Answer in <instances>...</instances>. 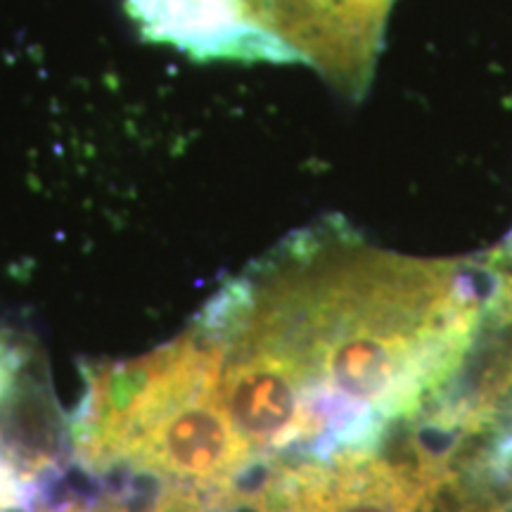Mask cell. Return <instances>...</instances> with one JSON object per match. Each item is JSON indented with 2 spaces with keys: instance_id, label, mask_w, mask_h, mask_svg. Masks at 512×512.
Returning a JSON list of instances; mask_svg holds the SVG:
<instances>
[{
  "instance_id": "obj_1",
  "label": "cell",
  "mask_w": 512,
  "mask_h": 512,
  "mask_svg": "<svg viewBox=\"0 0 512 512\" xmlns=\"http://www.w3.org/2000/svg\"><path fill=\"white\" fill-rule=\"evenodd\" d=\"M484 299V264L411 259L325 226L228 285L197 328L292 382L302 460H328L375 448L456 382Z\"/></svg>"
},
{
  "instance_id": "obj_2",
  "label": "cell",
  "mask_w": 512,
  "mask_h": 512,
  "mask_svg": "<svg viewBox=\"0 0 512 512\" xmlns=\"http://www.w3.org/2000/svg\"><path fill=\"white\" fill-rule=\"evenodd\" d=\"M221 366L219 344L195 328L138 361L93 368L74 415L79 463L226 501L254 472V453L226 411Z\"/></svg>"
},
{
  "instance_id": "obj_3",
  "label": "cell",
  "mask_w": 512,
  "mask_h": 512,
  "mask_svg": "<svg viewBox=\"0 0 512 512\" xmlns=\"http://www.w3.org/2000/svg\"><path fill=\"white\" fill-rule=\"evenodd\" d=\"M261 475L245 491L254 512H434L456 482L411 437L403 439L401 456L375 446L328 460L268 463Z\"/></svg>"
},
{
  "instance_id": "obj_4",
  "label": "cell",
  "mask_w": 512,
  "mask_h": 512,
  "mask_svg": "<svg viewBox=\"0 0 512 512\" xmlns=\"http://www.w3.org/2000/svg\"><path fill=\"white\" fill-rule=\"evenodd\" d=\"M34 494V482L19 470L8 448L0 446V512L29 508Z\"/></svg>"
},
{
  "instance_id": "obj_5",
  "label": "cell",
  "mask_w": 512,
  "mask_h": 512,
  "mask_svg": "<svg viewBox=\"0 0 512 512\" xmlns=\"http://www.w3.org/2000/svg\"><path fill=\"white\" fill-rule=\"evenodd\" d=\"M19 366H22L19 351L12 347L10 342H3V339H0V401L8 399L12 389H15Z\"/></svg>"
}]
</instances>
